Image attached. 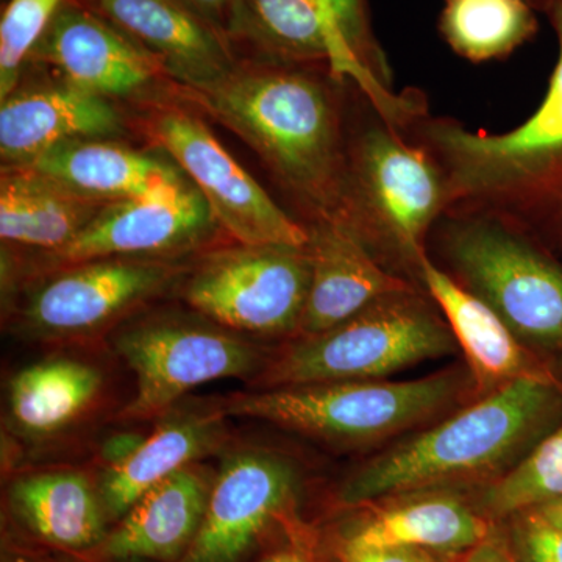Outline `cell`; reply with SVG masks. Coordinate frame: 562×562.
Here are the masks:
<instances>
[{"instance_id":"obj_1","label":"cell","mask_w":562,"mask_h":562,"mask_svg":"<svg viewBox=\"0 0 562 562\" xmlns=\"http://www.w3.org/2000/svg\"><path fill=\"white\" fill-rule=\"evenodd\" d=\"M260 155L314 220L350 222L349 155L335 95L319 79L290 66H236L209 87L177 88Z\"/></svg>"},{"instance_id":"obj_2","label":"cell","mask_w":562,"mask_h":562,"mask_svg":"<svg viewBox=\"0 0 562 562\" xmlns=\"http://www.w3.org/2000/svg\"><path fill=\"white\" fill-rule=\"evenodd\" d=\"M552 20L558 60L527 121L497 135L450 120L422 121L420 136L446 181L443 214L491 217L562 261V0H554Z\"/></svg>"},{"instance_id":"obj_3","label":"cell","mask_w":562,"mask_h":562,"mask_svg":"<svg viewBox=\"0 0 562 562\" xmlns=\"http://www.w3.org/2000/svg\"><path fill=\"white\" fill-rule=\"evenodd\" d=\"M562 424V379L522 376L369 462L344 484L349 505L512 469Z\"/></svg>"},{"instance_id":"obj_4","label":"cell","mask_w":562,"mask_h":562,"mask_svg":"<svg viewBox=\"0 0 562 562\" xmlns=\"http://www.w3.org/2000/svg\"><path fill=\"white\" fill-rule=\"evenodd\" d=\"M449 324L417 291L387 295L330 330L299 336L268 360L255 384L260 390L294 384L362 382L447 357L457 350Z\"/></svg>"},{"instance_id":"obj_5","label":"cell","mask_w":562,"mask_h":562,"mask_svg":"<svg viewBox=\"0 0 562 562\" xmlns=\"http://www.w3.org/2000/svg\"><path fill=\"white\" fill-rule=\"evenodd\" d=\"M442 246L462 286L494 310L528 349L562 358V261L480 214H446Z\"/></svg>"},{"instance_id":"obj_6","label":"cell","mask_w":562,"mask_h":562,"mask_svg":"<svg viewBox=\"0 0 562 562\" xmlns=\"http://www.w3.org/2000/svg\"><path fill=\"white\" fill-rule=\"evenodd\" d=\"M460 391L458 373L413 382H328L233 394L227 416L269 422L330 442H364L406 430L442 412Z\"/></svg>"},{"instance_id":"obj_7","label":"cell","mask_w":562,"mask_h":562,"mask_svg":"<svg viewBox=\"0 0 562 562\" xmlns=\"http://www.w3.org/2000/svg\"><path fill=\"white\" fill-rule=\"evenodd\" d=\"M312 283L308 246L243 244L205 251L183 276V301L241 335L299 333Z\"/></svg>"},{"instance_id":"obj_8","label":"cell","mask_w":562,"mask_h":562,"mask_svg":"<svg viewBox=\"0 0 562 562\" xmlns=\"http://www.w3.org/2000/svg\"><path fill=\"white\" fill-rule=\"evenodd\" d=\"M114 350L136 375V394L120 420L160 419L184 394L216 380L260 375L257 344L210 319L147 317L114 336Z\"/></svg>"},{"instance_id":"obj_9","label":"cell","mask_w":562,"mask_h":562,"mask_svg":"<svg viewBox=\"0 0 562 562\" xmlns=\"http://www.w3.org/2000/svg\"><path fill=\"white\" fill-rule=\"evenodd\" d=\"M176 258H103L27 280L11 327L31 341L92 338L183 279Z\"/></svg>"},{"instance_id":"obj_10","label":"cell","mask_w":562,"mask_h":562,"mask_svg":"<svg viewBox=\"0 0 562 562\" xmlns=\"http://www.w3.org/2000/svg\"><path fill=\"white\" fill-rule=\"evenodd\" d=\"M351 225L371 247L384 243L413 262L446 211V181L430 151L412 146L387 122L358 136L349 155Z\"/></svg>"},{"instance_id":"obj_11","label":"cell","mask_w":562,"mask_h":562,"mask_svg":"<svg viewBox=\"0 0 562 562\" xmlns=\"http://www.w3.org/2000/svg\"><path fill=\"white\" fill-rule=\"evenodd\" d=\"M143 124L151 143L201 192L214 220L236 243L308 246V228L272 201L201 117L179 106H160Z\"/></svg>"},{"instance_id":"obj_12","label":"cell","mask_w":562,"mask_h":562,"mask_svg":"<svg viewBox=\"0 0 562 562\" xmlns=\"http://www.w3.org/2000/svg\"><path fill=\"white\" fill-rule=\"evenodd\" d=\"M217 222L201 192L184 187L109 203L95 220L61 249L31 254L21 276H41L79 262L103 258H176L198 249Z\"/></svg>"},{"instance_id":"obj_13","label":"cell","mask_w":562,"mask_h":562,"mask_svg":"<svg viewBox=\"0 0 562 562\" xmlns=\"http://www.w3.org/2000/svg\"><path fill=\"white\" fill-rule=\"evenodd\" d=\"M49 66L58 80L99 98H138L169 80L160 63L98 11L65 0L29 63Z\"/></svg>"},{"instance_id":"obj_14","label":"cell","mask_w":562,"mask_h":562,"mask_svg":"<svg viewBox=\"0 0 562 562\" xmlns=\"http://www.w3.org/2000/svg\"><path fill=\"white\" fill-rule=\"evenodd\" d=\"M297 473L280 454L239 449L222 460L201 528L180 562H238L291 501Z\"/></svg>"},{"instance_id":"obj_15","label":"cell","mask_w":562,"mask_h":562,"mask_svg":"<svg viewBox=\"0 0 562 562\" xmlns=\"http://www.w3.org/2000/svg\"><path fill=\"white\" fill-rule=\"evenodd\" d=\"M306 228L312 283L299 336L319 335L380 299L416 291L408 281L380 265L350 222L314 220Z\"/></svg>"},{"instance_id":"obj_16","label":"cell","mask_w":562,"mask_h":562,"mask_svg":"<svg viewBox=\"0 0 562 562\" xmlns=\"http://www.w3.org/2000/svg\"><path fill=\"white\" fill-rule=\"evenodd\" d=\"M92 10L149 52L177 88L209 87L238 66L233 43L179 0H92Z\"/></svg>"},{"instance_id":"obj_17","label":"cell","mask_w":562,"mask_h":562,"mask_svg":"<svg viewBox=\"0 0 562 562\" xmlns=\"http://www.w3.org/2000/svg\"><path fill=\"white\" fill-rule=\"evenodd\" d=\"M416 271L464 351L482 397L522 376L562 379L557 368L560 361L528 349L486 302L438 268L427 251L417 261Z\"/></svg>"},{"instance_id":"obj_18","label":"cell","mask_w":562,"mask_h":562,"mask_svg":"<svg viewBox=\"0 0 562 562\" xmlns=\"http://www.w3.org/2000/svg\"><path fill=\"white\" fill-rule=\"evenodd\" d=\"M124 121L109 99L65 81L16 88L0 101L2 168H25L68 140L111 139Z\"/></svg>"},{"instance_id":"obj_19","label":"cell","mask_w":562,"mask_h":562,"mask_svg":"<svg viewBox=\"0 0 562 562\" xmlns=\"http://www.w3.org/2000/svg\"><path fill=\"white\" fill-rule=\"evenodd\" d=\"M225 416L222 409H172L160 417L158 427L124 461L103 471L98 491L105 516L122 519L151 487L220 449Z\"/></svg>"},{"instance_id":"obj_20","label":"cell","mask_w":562,"mask_h":562,"mask_svg":"<svg viewBox=\"0 0 562 562\" xmlns=\"http://www.w3.org/2000/svg\"><path fill=\"white\" fill-rule=\"evenodd\" d=\"M214 476L199 464L187 465L147 491L128 509L105 542L114 560L171 561L194 541Z\"/></svg>"},{"instance_id":"obj_21","label":"cell","mask_w":562,"mask_h":562,"mask_svg":"<svg viewBox=\"0 0 562 562\" xmlns=\"http://www.w3.org/2000/svg\"><path fill=\"white\" fill-rule=\"evenodd\" d=\"M25 168L103 202L162 194L190 181L176 165L113 139L68 140Z\"/></svg>"},{"instance_id":"obj_22","label":"cell","mask_w":562,"mask_h":562,"mask_svg":"<svg viewBox=\"0 0 562 562\" xmlns=\"http://www.w3.org/2000/svg\"><path fill=\"white\" fill-rule=\"evenodd\" d=\"M109 203L70 190L32 168H2L0 239L32 254L61 249Z\"/></svg>"},{"instance_id":"obj_23","label":"cell","mask_w":562,"mask_h":562,"mask_svg":"<svg viewBox=\"0 0 562 562\" xmlns=\"http://www.w3.org/2000/svg\"><path fill=\"white\" fill-rule=\"evenodd\" d=\"M10 503L22 522L52 546L90 549L105 536L99 491L83 473L43 471L18 476L10 486Z\"/></svg>"},{"instance_id":"obj_24","label":"cell","mask_w":562,"mask_h":562,"mask_svg":"<svg viewBox=\"0 0 562 562\" xmlns=\"http://www.w3.org/2000/svg\"><path fill=\"white\" fill-rule=\"evenodd\" d=\"M319 14L331 40L330 70L338 79L357 83L373 109L391 127H405L419 120L424 111L414 98L391 90L390 70L372 38L364 0H306Z\"/></svg>"},{"instance_id":"obj_25","label":"cell","mask_w":562,"mask_h":562,"mask_svg":"<svg viewBox=\"0 0 562 562\" xmlns=\"http://www.w3.org/2000/svg\"><path fill=\"white\" fill-rule=\"evenodd\" d=\"M102 373L74 358H47L22 369L9 384V419L33 438L55 435L74 424L98 398Z\"/></svg>"},{"instance_id":"obj_26","label":"cell","mask_w":562,"mask_h":562,"mask_svg":"<svg viewBox=\"0 0 562 562\" xmlns=\"http://www.w3.org/2000/svg\"><path fill=\"white\" fill-rule=\"evenodd\" d=\"M490 524L450 497L392 506L357 528L347 541L372 547H416L435 553L469 552L490 538Z\"/></svg>"},{"instance_id":"obj_27","label":"cell","mask_w":562,"mask_h":562,"mask_svg":"<svg viewBox=\"0 0 562 562\" xmlns=\"http://www.w3.org/2000/svg\"><path fill=\"white\" fill-rule=\"evenodd\" d=\"M244 40L279 65H331L330 36L306 0H239L233 41Z\"/></svg>"},{"instance_id":"obj_28","label":"cell","mask_w":562,"mask_h":562,"mask_svg":"<svg viewBox=\"0 0 562 562\" xmlns=\"http://www.w3.org/2000/svg\"><path fill=\"white\" fill-rule=\"evenodd\" d=\"M524 0H447L442 31L462 57L473 61L503 57L535 32Z\"/></svg>"},{"instance_id":"obj_29","label":"cell","mask_w":562,"mask_h":562,"mask_svg":"<svg viewBox=\"0 0 562 562\" xmlns=\"http://www.w3.org/2000/svg\"><path fill=\"white\" fill-rule=\"evenodd\" d=\"M562 498V424L536 443L506 475L498 476L483 494L490 516L530 512Z\"/></svg>"},{"instance_id":"obj_30","label":"cell","mask_w":562,"mask_h":562,"mask_svg":"<svg viewBox=\"0 0 562 562\" xmlns=\"http://www.w3.org/2000/svg\"><path fill=\"white\" fill-rule=\"evenodd\" d=\"M65 0H10L0 20V101L20 87L33 49Z\"/></svg>"},{"instance_id":"obj_31","label":"cell","mask_w":562,"mask_h":562,"mask_svg":"<svg viewBox=\"0 0 562 562\" xmlns=\"http://www.w3.org/2000/svg\"><path fill=\"white\" fill-rule=\"evenodd\" d=\"M519 542L527 562H562V530L530 512L522 513Z\"/></svg>"},{"instance_id":"obj_32","label":"cell","mask_w":562,"mask_h":562,"mask_svg":"<svg viewBox=\"0 0 562 562\" xmlns=\"http://www.w3.org/2000/svg\"><path fill=\"white\" fill-rule=\"evenodd\" d=\"M342 562H443L435 552L416 547H372L344 541Z\"/></svg>"},{"instance_id":"obj_33","label":"cell","mask_w":562,"mask_h":562,"mask_svg":"<svg viewBox=\"0 0 562 562\" xmlns=\"http://www.w3.org/2000/svg\"><path fill=\"white\" fill-rule=\"evenodd\" d=\"M179 2L233 43L239 0H179Z\"/></svg>"},{"instance_id":"obj_34","label":"cell","mask_w":562,"mask_h":562,"mask_svg":"<svg viewBox=\"0 0 562 562\" xmlns=\"http://www.w3.org/2000/svg\"><path fill=\"white\" fill-rule=\"evenodd\" d=\"M460 562H517L502 542L486 538L465 553Z\"/></svg>"},{"instance_id":"obj_35","label":"cell","mask_w":562,"mask_h":562,"mask_svg":"<svg viewBox=\"0 0 562 562\" xmlns=\"http://www.w3.org/2000/svg\"><path fill=\"white\" fill-rule=\"evenodd\" d=\"M144 436L138 435H120L110 439L103 447V457H105L106 464H116V462L124 461L139 446Z\"/></svg>"},{"instance_id":"obj_36","label":"cell","mask_w":562,"mask_h":562,"mask_svg":"<svg viewBox=\"0 0 562 562\" xmlns=\"http://www.w3.org/2000/svg\"><path fill=\"white\" fill-rule=\"evenodd\" d=\"M530 513L539 517L542 522L552 525V527L558 528V530H562V498L543 503L541 506H536V508L530 509Z\"/></svg>"},{"instance_id":"obj_37","label":"cell","mask_w":562,"mask_h":562,"mask_svg":"<svg viewBox=\"0 0 562 562\" xmlns=\"http://www.w3.org/2000/svg\"><path fill=\"white\" fill-rule=\"evenodd\" d=\"M265 562H310L302 558L301 554L295 553H280L276 554V557L269 558Z\"/></svg>"}]
</instances>
